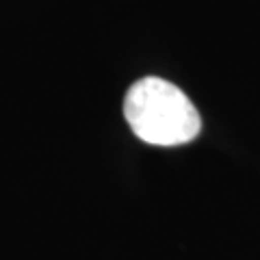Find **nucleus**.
I'll return each instance as SVG.
<instances>
[{"label": "nucleus", "mask_w": 260, "mask_h": 260, "mask_svg": "<svg viewBox=\"0 0 260 260\" xmlns=\"http://www.w3.org/2000/svg\"><path fill=\"white\" fill-rule=\"evenodd\" d=\"M124 115L130 130L150 145H182L202 130V117L180 87L148 76L128 89Z\"/></svg>", "instance_id": "1"}]
</instances>
